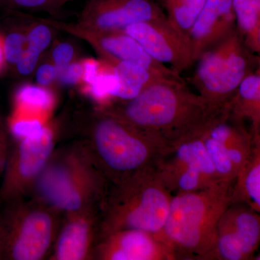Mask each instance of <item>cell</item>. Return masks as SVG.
Instances as JSON below:
<instances>
[{
    "label": "cell",
    "mask_w": 260,
    "mask_h": 260,
    "mask_svg": "<svg viewBox=\"0 0 260 260\" xmlns=\"http://www.w3.org/2000/svg\"><path fill=\"white\" fill-rule=\"evenodd\" d=\"M101 109L169 142L203 125L216 113L210 110L201 95L188 88L184 79L159 80L131 100Z\"/></svg>",
    "instance_id": "6da1fadb"
},
{
    "label": "cell",
    "mask_w": 260,
    "mask_h": 260,
    "mask_svg": "<svg viewBox=\"0 0 260 260\" xmlns=\"http://www.w3.org/2000/svg\"><path fill=\"white\" fill-rule=\"evenodd\" d=\"M94 162L110 184L155 166L169 142L105 109L94 114L85 142Z\"/></svg>",
    "instance_id": "7a4b0ae2"
},
{
    "label": "cell",
    "mask_w": 260,
    "mask_h": 260,
    "mask_svg": "<svg viewBox=\"0 0 260 260\" xmlns=\"http://www.w3.org/2000/svg\"><path fill=\"white\" fill-rule=\"evenodd\" d=\"M234 181L173 195L159 239L177 260H198L213 249L220 217L231 204Z\"/></svg>",
    "instance_id": "3957f363"
},
{
    "label": "cell",
    "mask_w": 260,
    "mask_h": 260,
    "mask_svg": "<svg viewBox=\"0 0 260 260\" xmlns=\"http://www.w3.org/2000/svg\"><path fill=\"white\" fill-rule=\"evenodd\" d=\"M172 197L155 166L110 184L99 205V239L122 229L158 234L167 220Z\"/></svg>",
    "instance_id": "277c9868"
},
{
    "label": "cell",
    "mask_w": 260,
    "mask_h": 260,
    "mask_svg": "<svg viewBox=\"0 0 260 260\" xmlns=\"http://www.w3.org/2000/svg\"><path fill=\"white\" fill-rule=\"evenodd\" d=\"M3 203L0 209V245L4 260L49 257L62 214L30 198Z\"/></svg>",
    "instance_id": "5b68a950"
},
{
    "label": "cell",
    "mask_w": 260,
    "mask_h": 260,
    "mask_svg": "<svg viewBox=\"0 0 260 260\" xmlns=\"http://www.w3.org/2000/svg\"><path fill=\"white\" fill-rule=\"evenodd\" d=\"M196 62L191 83L213 112L223 109L242 80L260 68L259 55L246 47L237 28Z\"/></svg>",
    "instance_id": "8992f818"
},
{
    "label": "cell",
    "mask_w": 260,
    "mask_h": 260,
    "mask_svg": "<svg viewBox=\"0 0 260 260\" xmlns=\"http://www.w3.org/2000/svg\"><path fill=\"white\" fill-rule=\"evenodd\" d=\"M206 123L169 142L155 162L159 177L172 195L199 190L220 182L203 142Z\"/></svg>",
    "instance_id": "52a82bcc"
},
{
    "label": "cell",
    "mask_w": 260,
    "mask_h": 260,
    "mask_svg": "<svg viewBox=\"0 0 260 260\" xmlns=\"http://www.w3.org/2000/svg\"><path fill=\"white\" fill-rule=\"evenodd\" d=\"M57 132L50 122L12 142L0 185V204L30 198L36 181L56 149Z\"/></svg>",
    "instance_id": "ba28073f"
},
{
    "label": "cell",
    "mask_w": 260,
    "mask_h": 260,
    "mask_svg": "<svg viewBox=\"0 0 260 260\" xmlns=\"http://www.w3.org/2000/svg\"><path fill=\"white\" fill-rule=\"evenodd\" d=\"M203 137L218 181H234L254 145L245 121L233 116L227 104L207 121Z\"/></svg>",
    "instance_id": "9c48e42d"
},
{
    "label": "cell",
    "mask_w": 260,
    "mask_h": 260,
    "mask_svg": "<svg viewBox=\"0 0 260 260\" xmlns=\"http://www.w3.org/2000/svg\"><path fill=\"white\" fill-rule=\"evenodd\" d=\"M259 242V213L244 203H231L219 220L215 246L198 260L251 259Z\"/></svg>",
    "instance_id": "30bf717a"
},
{
    "label": "cell",
    "mask_w": 260,
    "mask_h": 260,
    "mask_svg": "<svg viewBox=\"0 0 260 260\" xmlns=\"http://www.w3.org/2000/svg\"><path fill=\"white\" fill-rule=\"evenodd\" d=\"M42 21L83 39L96 51L102 61L108 64L116 61H129L166 78L182 79L177 72L153 59L139 43L125 32L99 31L83 28L78 23L68 24L44 19Z\"/></svg>",
    "instance_id": "8fae6325"
},
{
    "label": "cell",
    "mask_w": 260,
    "mask_h": 260,
    "mask_svg": "<svg viewBox=\"0 0 260 260\" xmlns=\"http://www.w3.org/2000/svg\"><path fill=\"white\" fill-rule=\"evenodd\" d=\"M123 31L135 39L155 60L180 74L194 64L189 39L174 28L167 17L132 24Z\"/></svg>",
    "instance_id": "7c38bea8"
},
{
    "label": "cell",
    "mask_w": 260,
    "mask_h": 260,
    "mask_svg": "<svg viewBox=\"0 0 260 260\" xmlns=\"http://www.w3.org/2000/svg\"><path fill=\"white\" fill-rule=\"evenodd\" d=\"M165 17L153 0H88L78 24L99 31H123L132 24Z\"/></svg>",
    "instance_id": "4fadbf2b"
},
{
    "label": "cell",
    "mask_w": 260,
    "mask_h": 260,
    "mask_svg": "<svg viewBox=\"0 0 260 260\" xmlns=\"http://www.w3.org/2000/svg\"><path fill=\"white\" fill-rule=\"evenodd\" d=\"M94 164L85 143L55 149L36 181L30 197L50 205L58 194Z\"/></svg>",
    "instance_id": "5bb4252c"
},
{
    "label": "cell",
    "mask_w": 260,
    "mask_h": 260,
    "mask_svg": "<svg viewBox=\"0 0 260 260\" xmlns=\"http://www.w3.org/2000/svg\"><path fill=\"white\" fill-rule=\"evenodd\" d=\"M95 260H177L156 234L140 229H122L99 239Z\"/></svg>",
    "instance_id": "9a60e30c"
},
{
    "label": "cell",
    "mask_w": 260,
    "mask_h": 260,
    "mask_svg": "<svg viewBox=\"0 0 260 260\" xmlns=\"http://www.w3.org/2000/svg\"><path fill=\"white\" fill-rule=\"evenodd\" d=\"M63 215L49 259H93L99 239V207Z\"/></svg>",
    "instance_id": "2e32d148"
},
{
    "label": "cell",
    "mask_w": 260,
    "mask_h": 260,
    "mask_svg": "<svg viewBox=\"0 0 260 260\" xmlns=\"http://www.w3.org/2000/svg\"><path fill=\"white\" fill-rule=\"evenodd\" d=\"M234 30L236 19L232 0H206L189 34L194 63Z\"/></svg>",
    "instance_id": "e0dca14e"
},
{
    "label": "cell",
    "mask_w": 260,
    "mask_h": 260,
    "mask_svg": "<svg viewBox=\"0 0 260 260\" xmlns=\"http://www.w3.org/2000/svg\"><path fill=\"white\" fill-rule=\"evenodd\" d=\"M109 185V181L94 164L58 194L50 205L62 215L99 208Z\"/></svg>",
    "instance_id": "ac0fdd59"
},
{
    "label": "cell",
    "mask_w": 260,
    "mask_h": 260,
    "mask_svg": "<svg viewBox=\"0 0 260 260\" xmlns=\"http://www.w3.org/2000/svg\"><path fill=\"white\" fill-rule=\"evenodd\" d=\"M260 68L247 75L228 104L233 116L250 124L253 141L260 140Z\"/></svg>",
    "instance_id": "d6986e66"
},
{
    "label": "cell",
    "mask_w": 260,
    "mask_h": 260,
    "mask_svg": "<svg viewBox=\"0 0 260 260\" xmlns=\"http://www.w3.org/2000/svg\"><path fill=\"white\" fill-rule=\"evenodd\" d=\"M231 203H244L260 213V140L233 183Z\"/></svg>",
    "instance_id": "ffe728a7"
},
{
    "label": "cell",
    "mask_w": 260,
    "mask_h": 260,
    "mask_svg": "<svg viewBox=\"0 0 260 260\" xmlns=\"http://www.w3.org/2000/svg\"><path fill=\"white\" fill-rule=\"evenodd\" d=\"M109 65L112 67L119 79V88L116 90L114 99H118L120 102L134 99L145 88L159 80H183V78L172 79L166 78L129 61H116Z\"/></svg>",
    "instance_id": "44dd1931"
},
{
    "label": "cell",
    "mask_w": 260,
    "mask_h": 260,
    "mask_svg": "<svg viewBox=\"0 0 260 260\" xmlns=\"http://www.w3.org/2000/svg\"><path fill=\"white\" fill-rule=\"evenodd\" d=\"M236 28L246 47L260 53V0H232Z\"/></svg>",
    "instance_id": "7402d4cb"
},
{
    "label": "cell",
    "mask_w": 260,
    "mask_h": 260,
    "mask_svg": "<svg viewBox=\"0 0 260 260\" xmlns=\"http://www.w3.org/2000/svg\"><path fill=\"white\" fill-rule=\"evenodd\" d=\"M206 0H162L168 21L178 31L189 39L195 20Z\"/></svg>",
    "instance_id": "603a6c76"
},
{
    "label": "cell",
    "mask_w": 260,
    "mask_h": 260,
    "mask_svg": "<svg viewBox=\"0 0 260 260\" xmlns=\"http://www.w3.org/2000/svg\"><path fill=\"white\" fill-rule=\"evenodd\" d=\"M15 97L18 105L37 110L49 109L54 102L53 94L50 90L34 85H24L20 87Z\"/></svg>",
    "instance_id": "cb8c5ba5"
},
{
    "label": "cell",
    "mask_w": 260,
    "mask_h": 260,
    "mask_svg": "<svg viewBox=\"0 0 260 260\" xmlns=\"http://www.w3.org/2000/svg\"><path fill=\"white\" fill-rule=\"evenodd\" d=\"M73 1L75 0H0V5L8 10L43 11L54 15Z\"/></svg>",
    "instance_id": "d4e9b609"
},
{
    "label": "cell",
    "mask_w": 260,
    "mask_h": 260,
    "mask_svg": "<svg viewBox=\"0 0 260 260\" xmlns=\"http://www.w3.org/2000/svg\"><path fill=\"white\" fill-rule=\"evenodd\" d=\"M2 37L5 63L15 65L26 46V36L19 31H12Z\"/></svg>",
    "instance_id": "484cf974"
},
{
    "label": "cell",
    "mask_w": 260,
    "mask_h": 260,
    "mask_svg": "<svg viewBox=\"0 0 260 260\" xmlns=\"http://www.w3.org/2000/svg\"><path fill=\"white\" fill-rule=\"evenodd\" d=\"M40 22L41 24L36 25L29 30L26 35V45L42 52L50 44L52 34L47 24L41 20Z\"/></svg>",
    "instance_id": "4316f807"
},
{
    "label": "cell",
    "mask_w": 260,
    "mask_h": 260,
    "mask_svg": "<svg viewBox=\"0 0 260 260\" xmlns=\"http://www.w3.org/2000/svg\"><path fill=\"white\" fill-rule=\"evenodd\" d=\"M41 52L34 48L25 46V49L15 64L16 69L20 74L27 75L35 69Z\"/></svg>",
    "instance_id": "83f0119b"
},
{
    "label": "cell",
    "mask_w": 260,
    "mask_h": 260,
    "mask_svg": "<svg viewBox=\"0 0 260 260\" xmlns=\"http://www.w3.org/2000/svg\"><path fill=\"white\" fill-rule=\"evenodd\" d=\"M83 67L82 61L70 63L64 68H59L57 78L61 83L66 85L80 83L83 77Z\"/></svg>",
    "instance_id": "f1b7e54d"
},
{
    "label": "cell",
    "mask_w": 260,
    "mask_h": 260,
    "mask_svg": "<svg viewBox=\"0 0 260 260\" xmlns=\"http://www.w3.org/2000/svg\"><path fill=\"white\" fill-rule=\"evenodd\" d=\"M11 144L9 124L0 116V177L4 172Z\"/></svg>",
    "instance_id": "f546056e"
},
{
    "label": "cell",
    "mask_w": 260,
    "mask_h": 260,
    "mask_svg": "<svg viewBox=\"0 0 260 260\" xmlns=\"http://www.w3.org/2000/svg\"><path fill=\"white\" fill-rule=\"evenodd\" d=\"M74 55V48L68 43L58 44L52 51L53 61L58 68H64L70 64Z\"/></svg>",
    "instance_id": "4dcf8cb0"
},
{
    "label": "cell",
    "mask_w": 260,
    "mask_h": 260,
    "mask_svg": "<svg viewBox=\"0 0 260 260\" xmlns=\"http://www.w3.org/2000/svg\"><path fill=\"white\" fill-rule=\"evenodd\" d=\"M82 64L83 67V73L80 84L81 85H87L91 83L100 73L102 62L93 59H86L82 61Z\"/></svg>",
    "instance_id": "1f68e13d"
},
{
    "label": "cell",
    "mask_w": 260,
    "mask_h": 260,
    "mask_svg": "<svg viewBox=\"0 0 260 260\" xmlns=\"http://www.w3.org/2000/svg\"><path fill=\"white\" fill-rule=\"evenodd\" d=\"M59 68L54 64H44L38 68L37 80L42 86H47L57 78Z\"/></svg>",
    "instance_id": "d6a6232c"
},
{
    "label": "cell",
    "mask_w": 260,
    "mask_h": 260,
    "mask_svg": "<svg viewBox=\"0 0 260 260\" xmlns=\"http://www.w3.org/2000/svg\"><path fill=\"white\" fill-rule=\"evenodd\" d=\"M5 64L6 63H5L4 51H3V37L0 34V72L3 70Z\"/></svg>",
    "instance_id": "836d02e7"
},
{
    "label": "cell",
    "mask_w": 260,
    "mask_h": 260,
    "mask_svg": "<svg viewBox=\"0 0 260 260\" xmlns=\"http://www.w3.org/2000/svg\"><path fill=\"white\" fill-rule=\"evenodd\" d=\"M0 260H3V256H2L1 245H0Z\"/></svg>",
    "instance_id": "e575fe53"
},
{
    "label": "cell",
    "mask_w": 260,
    "mask_h": 260,
    "mask_svg": "<svg viewBox=\"0 0 260 260\" xmlns=\"http://www.w3.org/2000/svg\"><path fill=\"white\" fill-rule=\"evenodd\" d=\"M153 1L156 2V3H161L162 0H153Z\"/></svg>",
    "instance_id": "d590c367"
}]
</instances>
